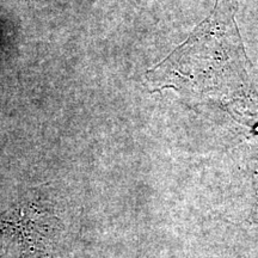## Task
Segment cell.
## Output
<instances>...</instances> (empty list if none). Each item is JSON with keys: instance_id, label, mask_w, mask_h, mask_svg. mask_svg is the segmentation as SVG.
<instances>
[{"instance_id": "obj_1", "label": "cell", "mask_w": 258, "mask_h": 258, "mask_svg": "<svg viewBox=\"0 0 258 258\" xmlns=\"http://www.w3.org/2000/svg\"><path fill=\"white\" fill-rule=\"evenodd\" d=\"M235 0H217L212 15L182 46L146 73L153 91L173 89L239 116L258 115V93L234 22Z\"/></svg>"}, {"instance_id": "obj_2", "label": "cell", "mask_w": 258, "mask_h": 258, "mask_svg": "<svg viewBox=\"0 0 258 258\" xmlns=\"http://www.w3.org/2000/svg\"><path fill=\"white\" fill-rule=\"evenodd\" d=\"M54 235L49 222L18 212L0 217V258H50Z\"/></svg>"}]
</instances>
